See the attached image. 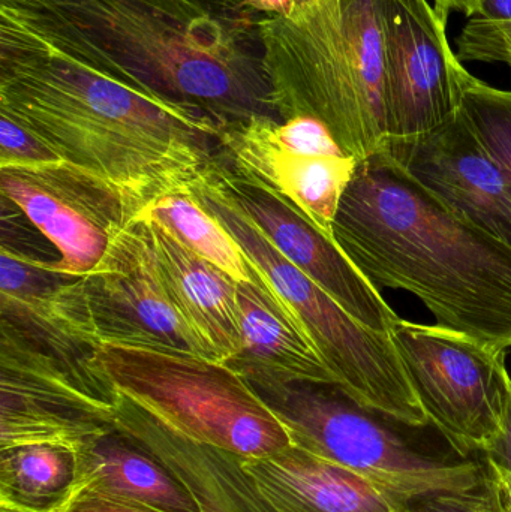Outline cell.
<instances>
[{
    "label": "cell",
    "instance_id": "obj_1",
    "mask_svg": "<svg viewBox=\"0 0 511 512\" xmlns=\"http://www.w3.org/2000/svg\"><path fill=\"white\" fill-rule=\"evenodd\" d=\"M0 114L132 216L191 188L218 158L219 126L54 47L0 12Z\"/></svg>",
    "mask_w": 511,
    "mask_h": 512
},
{
    "label": "cell",
    "instance_id": "obj_2",
    "mask_svg": "<svg viewBox=\"0 0 511 512\" xmlns=\"http://www.w3.org/2000/svg\"><path fill=\"white\" fill-rule=\"evenodd\" d=\"M0 12L81 62L213 120L278 119L260 15L198 0H0Z\"/></svg>",
    "mask_w": 511,
    "mask_h": 512
},
{
    "label": "cell",
    "instance_id": "obj_3",
    "mask_svg": "<svg viewBox=\"0 0 511 512\" xmlns=\"http://www.w3.org/2000/svg\"><path fill=\"white\" fill-rule=\"evenodd\" d=\"M333 239L372 285L419 298L435 324L511 348V248L453 215L384 152L357 164Z\"/></svg>",
    "mask_w": 511,
    "mask_h": 512
},
{
    "label": "cell",
    "instance_id": "obj_4",
    "mask_svg": "<svg viewBox=\"0 0 511 512\" xmlns=\"http://www.w3.org/2000/svg\"><path fill=\"white\" fill-rule=\"evenodd\" d=\"M258 36L281 122L308 116L357 162L383 150L384 45L378 0H309L260 17Z\"/></svg>",
    "mask_w": 511,
    "mask_h": 512
},
{
    "label": "cell",
    "instance_id": "obj_5",
    "mask_svg": "<svg viewBox=\"0 0 511 512\" xmlns=\"http://www.w3.org/2000/svg\"><path fill=\"white\" fill-rule=\"evenodd\" d=\"M189 191L242 246L258 276L299 321L345 393L407 426H431L389 334L351 316L279 254L231 197L216 161Z\"/></svg>",
    "mask_w": 511,
    "mask_h": 512
},
{
    "label": "cell",
    "instance_id": "obj_6",
    "mask_svg": "<svg viewBox=\"0 0 511 512\" xmlns=\"http://www.w3.org/2000/svg\"><path fill=\"white\" fill-rule=\"evenodd\" d=\"M251 387L281 421L291 445L356 472L395 504L432 493L465 492L491 474L483 456L449 460L420 450L417 436L432 424L407 426L360 405L338 384Z\"/></svg>",
    "mask_w": 511,
    "mask_h": 512
},
{
    "label": "cell",
    "instance_id": "obj_7",
    "mask_svg": "<svg viewBox=\"0 0 511 512\" xmlns=\"http://www.w3.org/2000/svg\"><path fill=\"white\" fill-rule=\"evenodd\" d=\"M90 363L114 393L183 438L245 459L291 447L278 417L225 363L189 352L119 343L96 346Z\"/></svg>",
    "mask_w": 511,
    "mask_h": 512
},
{
    "label": "cell",
    "instance_id": "obj_8",
    "mask_svg": "<svg viewBox=\"0 0 511 512\" xmlns=\"http://www.w3.org/2000/svg\"><path fill=\"white\" fill-rule=\"evenodd\" d=\"M90 355L54 348L0 319V450L53 445L77 454L116 430L117 394Z\"/></svg>",
    "mask_w": 511,
    "mask_h": 512
},
{
    "label": "cell",
    "instance_id": "obj_9",
    "mask_svg": "<svg viewBox=\"0 0 511 512\" xmlns=\"http://www.w3.org/2000/svg\"><path fill=\"white\" fill-rule=\"evenodd\" d=\"M389 336L432 426L459 456H482L500 430L511 393L507 349L401 318Z\"/></svg>",
    "mask_w": 511,
    "mask_h": 512
},
{
    "label": "cell",
    "instance_id": "obj_10",
    "mask_svg": "<svg viewBox=\"0 0 511 512\" xmlns=\"http://www.w3.org/2000/svg\"><path fill=\"white\" fill-rule=\"evenodd\" d=\"M378 6L387 140L428 134L461 107L473 77L450 47V14L429 0H378Z\"/></svg>",
    "mask_w": 511,
    "mask_h": 512
},
{
    "label": "cell",
    "instance_id": "obj_11",
    "mask_svg": "<svg viewBox=\"0 0 511 512\" xmlns=\"http://www.w3.org/2000/svg\"><path fill=\"white\" fill-rule=\"evenodd\" d=\"M80 279L101 343L210 358L168 294L143 222L132 219L123 227L99 264Z\"/></svg>",
    "mask_w": 511,
    "mask_h": 512
},
{
    "label": "cell",
    "instance_id": "obj_12",
    "mask_svg": "<svg viewBox=\"0 0 511 512\" xmlns=\"http://www.w3.org/2000/svg\"><path fill=\"white\" fill-rule=\"evenodd\" d=\"M0 191L59 252L56 261L38 259L39 264L63 276L90 273L134 219L114 195L63 162L0 168Z\"/></svg>",
    "mask_w": 511,
    "mask_h": 512
},
{
    "label": "cell",
    "instance_id": "obj_13",
    "mask_svg": "<svg viewBox=\"0 0 511 512\" xmlns=\"http://www.w3.org/2000/svg\"><path fill=\"white\" fill-rule=\"evenodd\" d=\"M381 152L398 162L453 215L511 248V194L506 174L462 107L428 134L387 140Z\"/></svg>",
    "mask_w": 511,
    "mask_h": 512
},
{
    "label": "cell",
    "instance_id": "obj_14",
    "mask_svg": "<svg viewBox=\"0 0 511 512\" xmlns=\"http://www.w3.org/2000/svg\"><path fill=\"white\" fill-rule=\"evenodd\" d=\"M216 170L231 197L279 254L321 286L351 316L389 334L399 316L333 237L318 230L281 195L233 173L219 158Z\"/></svg>",
    "mask_w": 511,
    "mask_h": 512
},
{
    "label": "cell",
    "instance_id": "obj_15",
    "mask_svg": "<svg viewBox=\"0 0 511 512\" xmlns=\"http://www.w3.org/2000/svg\"><path fill=\"white\" fill-rule=\"evenodd\" d=\"M276 119L254 117L222 126L218 158L293 204L318 230L333 237L342 197L359 162L351 156L309 155L279 140Z\"/></svg>",
    "mask_w": 511,
    "mask_h": 512
},
{
    "label": "cell",
    "instance_id": "obj_16",
    "mask_svg": "<svg viewBox=\"0 0 511 512\" xmlns=\"http://www.w3.org/2000/svg\"><path fill=\"white\" fill-rule=\"evenodd\" d=\"M114 427L155 457L200 512H276L246 471L243 457L171 432L119 394Z\"/></svg>",
    "mask_w": 511,
    "mask_h": 512
},
{
    "label": "cell",
    "instance_id": "obj_17",
    "mask_svg": "<svg viewBox=\"0 0 511 512\" xmlns=\"http://www.w3.org/2000/svg\"><path fill=\"white\" fill-rule=\"evenodd\" d=\"M0 319L62 351L90 355L101 345L80 277L53 273L6 243L0 249Z\"/></svg>",
    "mask_w": 511,
    "mask_h": 512
},
{
    "label": "cell",
    "instance_id": "obj_18",
    "mask_svg": "<svg viewBox=\"0 0 511 512\" xmlns=\"http://www.w3.org/2000/svg\"><path fill=\"white\" fill-rule=\"evenodd\" d=\"M237 298L242 346L227 366L251 385L338 384L299 321L272 289L239 283Z\"/></svg>",
    "mask_w": 511,
    "mask_h": 512
},
{
    "label": "cell",
    "instance_id": "obj_19",
    "mask_svg": "<svg viewBox=\"0 0 511 512\" xmlns=\"http://www.w3.org/2000/svg\"><path fill=\"white\" fill-rule=\"evenodd\" d=\"M143 224L149 231L159 271L177 312L203 343L209 357L227 363L239 354L242 346L239 282L192 254L158 225Z\"/></svg>",
    "mask_w": 511,
    "mask_h": 512
},
{
    "label": "cell",
    "instance_id": "obj_20",
    "mask_svg": "<svg viewBox=\"0 0 511 512\" xmlns=\"http://www.w3.org/2000/svg\"><path fill=\"white\" fill-rule=\"evenodd\" d=\"M243 465L276 512H396L398 504L356 472L308 453L285 448Z\"/></svg>",
    "mask_w": 511,
    "mask_h": 512
},
{
    "label": "cell",
    "instance_id": "obj_21",
    "mask_svg": "<svg viewBox=\"0 0 511 512\" xmlns=\"http://www.w3.org/2000/svg\"><path fill=\"white\" fill-rule=\"evenodd\" d=\"M74 456L75 477L68 495L95 493L165 512H200L176 478L119 430Z\"/></svg>",
    "mask_w": 511,
    "mask_h": 512
},
{
    "label": "cell",
    "instance_id": "obj_22",
    "mask_svg": "<svg viewBox=\"0 0 511 512\" xmlns=\"http://www.w3.org/2000/svg\"><path fill=\"white\" fill-rule=\"evenodd\" d=\"M134 219L158 225L192 254L206 259L236 282L269 288L254 270L242 246L212 213L201 206L189 189L156 198Z\"/></svg>",
    "mask_w": 511,
    "mask_h": 512
},
{
    "label": "cell",
    "instance_id": "obj_23",
    "mask_svg": "<svg viewBox=\"0 0 511 512\" xmlns=\"http://www.w3.org/2000/svg\"><path fill=\"white\" fill-rule=\"evenodd\" d=\"M75 456L53 445L0 450V507L53 512L68 495Z\"/></svg>",
    "mask_w": 511,
    "mask_h": 512
},
{
    "label": "cell",
    "instance_id": "obj_24",
    "mask_svg": "<svg viewBox=\"0 0 511 512\" xmlns=\"http://www.w3.org/2000/svg\"><path fill=\"white\" fill-rule=\"evenodd\" d=\"M461 107L503 168L511 194V90L489 86L473 75Z\"/></svg>",
    "mask_w": 511,
    "mask_h": 512
},
{
    "label": "cell",
    "instance_id": "obj_25",
    "mask_svg": "<svg viewBox=\"0 0 511 512\" xmlns=\"http://www.w3.org/2000/svg\"><path fill=\"white\" fill-rule=\"evenodd\" d=\"M462 63H503L511 68V0H485L456 38Z\"/></svg>",
    "mask_w": 511,
    "mask_h": 512
},
{
    "label": "cell",
    "instance_id": "obj_26",
    "mask_svg": "<svg viewBox=\"0 0 511 512\" xmlns=\"http://www.w3.org/2000/svg\"><path fill=\"white\" fill-rule=\"evenodd\" d=\"M491 471V469H489ZM396 512H507L494 477L465 492L432 493L398 505Z\"/></svg>",
    "mask_w": 511,
    "mask_h": 512
},
{
    "label": "cell",
    "instance_id": "obj_27",
    "mask_svg": "<svg viewBox=\"0 0 511 512\" xmlns=\"http://www.w3.org/2000/svg\"><path fill=\"white\" fill-rule=\"evenodd\" d=\"M62 162L45 144L0 114V168H29Z\"/></svg>",
    "mask_w": 511,
    "mask_h": 512
},
{
    "label": "cell",
    "instance_id": "obj_28",
    "mask_svg": "<svg viewBox=\"0 0 511 512\" xmlns=\"http://www.w3.org/2000/svg\"><path fill=\"white\" fill-rule=\"evenodd\" d=\"M53 512H165L95 493H69Z\"/></svg>",
    "mask_w": 511,
    "mask_h": 512
},
{
    "label": "cell",
    "instance_id": "obj_29",
    "mask_svg": "<svg viewBox=\"0 0 511 512\" xmlns=\"http://www.w3.org/2000/svg\"><path fill=\"white\" fill-rule=\"evenodd\" d=\"M486 462L511 474V393L504 409L503 421L497 436L482 454Z\"/></svg>",
    "mask_w": 511,
    "mask_h": 512
},
{
    "label": "cell",
    "instance_id": "obj_30",
    "mask_svg": "<svg viewBox=\"0 0 511 512\" xmlns=\"http://www.w3.org/2000/svg\"><path fill=\"white\" fill-rule=\"evenodd\" d=\"M243 8L260 17H282L296 9V0H246Z\"/></svg>",
    "mask_w": 511,
    "mask_h": 512
},
{
    "label": "cell",
    "instance_id": "obj_31",
    "mask_svg": "<svg viewBox=\"0 0 511 512\" xmlns=\"http://www.w3.org/2000/svg\"><path fill=\"white\" fill-rule=\"evenodd\" d=\"M432 2L437 8L443 9L449 14L461 12L462 15L470 18L482 9L485 0H432Z\"/></svg>",
    "mask_w": 511,
    "mask_h": 512
},
{
    "label": "cell",
    "instance_id": "obj_32",
    "mask_svg": "<svg viewBox=\"0 0 511 512\" xmlns=\"http://www.w3.org/2000/svg\"><path fill=\"white\" fill-rule=\"evenodd\" d=\"M488 466L491 469L495 484H497L498 490H500L506 510L511 512V474L504 471V469L498 468V466L491 465V463H488Z\"/></svg>",
    "mask_w": 511,
    "mask_h": 512
},
{
    "label": "cell",
    "instance_id": "obj_33",
    "mask_svg": "<svg viewBox=\"0 0 511 512\" xmlns=\"http://www.w3.org/2000/svg\"><path fill=\"white\" fill-rule=\"evenodd\" d=\"M198 2L209 3V5L227 6V8H243L246 0H198Z\"/></svg>",
    "mask_w": 511,
    "mask_h": 512
},
{
    "label": "cell",
    "instance_id": "obj_34",
    "mask_svg": "<svg viewBox=\"0 0 511 512\" xmlns=\"http://www.w3.org/2000/svg\"><path fill=\"white\" fill-rule=\"evenodd\" d=\"M0 512H29V511H21V510H14V508L0 507Z\"/></svg>",
    "mask_w": 511,
    "mask_h": 512
},
{
    "label": "cell",
    "instance_id": "obj_35",
    "mask_svg": "<svg viewBox=\"0 0 511 512\" xmlns=\"http://www.w3.org/2000/svg\"><path fill=\"white\" fill-rule=\"evenodd\" d=\"M309 2V0H296V6L303 5V3Z\"/></svg>",
    "mask_w": 511,
    "mask_h": 512
}]
</instances>
